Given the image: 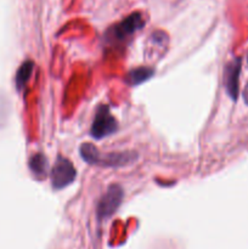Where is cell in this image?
I'll use <instances>...</instances> for the list:
<instances>
[{"instance_id":"4","label":"cell","mask_w":248,"mask_h":249,"mask_svg":"<svg viewBox=\"0 0 248 249\" xmlns=\"http://www.w3.org/2000/svg\"><path fill=\"white\" fill-rule=\"evenodd\" d=\"M124 197V191L122 189L121 185L113 184L107 189L104 196L100 198L99 203H97L96 214L99 220L102 219H107L109 216L113 215L122 204Z\"/></svg>"},{"instance_id":"9","label":"cell","mask_w":248,"mask_h":249,"mask_svg":"<svg viewBox=\"0 0 248 249\" xmlns=\"http://www.w3.org/2000/svg\"><path fill=\"white\" fill-rule=\"evenodd\" d=\"M29 168L36 177H44L48 169V160L41 153H36L29 160Z\"/></svg>"},{"instance_id":"5","label":"cell","mask_w":248,"mask_h":249,"mask_svg":"<svg viewBox=\"0 0 248 249\" xmlns=\"http://www.w3.org/2000/svg\"><path fill=\"white\" fill-rule=\"evenodd\" d=\"M241 66H242V60L240 57L233 58L231 62L228 63L224 72V84L228 91L229 96L232 100H237L238 85H240V74H241Z\"/></svg>"},{"instance_id":"11","label":"cell","mask_w":248,"mask_h":249,"mask_svg":"<svg viewBox=\"0 0 248 249\" xmlns=\"http://www.w3.org/2000/svg\"><path fill=\"white\" fill-rule=\"evenodd\" d=\"M247 63H248V55H247Z\"/></svg>"},{"instance_id":"2","label":"cell","mask_w":248,"mask_h":249,"mask_svg":"<svg viewBox=\"0 0 248 249\" xmlns=\"http://www.w3.org/2000/svg\"><path fill=\"white\" fill-rule=\"evenodd\" d=\"M118 130L117 119L109 112V107L107 105H100L95 112L94 121H92L90 134L95 140H101L107 138Z\"/></svg>"},{"instance_id":"8","label":"cell","mask_w":248,"mask_h":249,"mask_svg":"<svg viewBox=\"0 0 248 249\" xmlns=\"http://www.w3.org/2000/svg\"><path fill=\"white\" fill-rule=\"evenodd\" d=\"M34 63L33 61H24L21 65V67L18 68L16 74V87L17 89L21 90L22 88H24V85L27 84V82L31 78L32 72H33Z\"/></svg>"},{"instance_id":"7","label":"cell","mask_w":248,"mask_h":249,"mask_svg":"<svg viewBox=\"0 0 248 249\" xmlns=\"http://www.w3.org/2000/svg\"><path fill=\"white\" fill-rule=\"evenodd\" d=\"M155 74V70L151 67H139L135 70H131L128 74L125 75V83L130 87H136L143 82H147L150 78Z\"/></svg>"},{"instance_id":"10","label":"cell","mask_w":248,"mask_h":249,"mask_svg":"<svg viewBox=\"0 0 248 249\" xmlns=\"http://www.w3.org/2000/svg\"><path fill=\"white\" fill-rule=\"evenodd\" d=\"M243 99H245L246 104H248V83L247 85H246L245 90H243Z\"/></svg>"},{"instance_id":"6","label":"cell","mask_w":248,"mask_h":249,"mask_svg":"<svg viewBox=\"0 0 248 249\" xmlns=\"http://www.w3.org/2000/svg\"><path fill=\"white\" fill-rule=\"evenodd\" d=\"M138 160V153L134 151H125V152H111L102 156L99 152L94 165L106 168H119L134 163Z\"/></svg>"},{"instance_id":"3","label":"cell","mask_w":248,"mask_h":249,"mask_svg":"<svg viewBox=\"0 0 248 249\" xmlns=\"http://www.w3.org/2000/svg\"><path fill=\"white\" fill-rule=\"evenodd\" d=\"M77 177L74 165L70 160L58 156L50 173L51 185L53 190H62L72 184Z\"/></svg>"},{"instance_id":"1","label":"cell","mask_w":248,"mask_h":249,"mask_svg":"<svg viewBox=\"0 0 248 249\" xmlns=\"http://www.w3.org/2000/svg\"><path fill=\"white\" fill-rule=\"evenodd\" d=\"M143 26L145 21L142 15L140 12H134L107 31L106 40L111 44H124Z\"/></svg>"}]
</instances>
